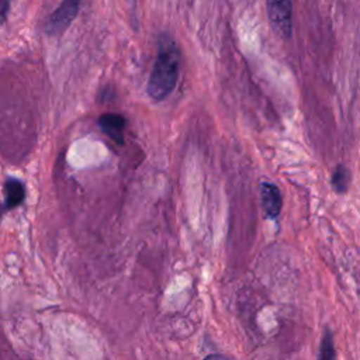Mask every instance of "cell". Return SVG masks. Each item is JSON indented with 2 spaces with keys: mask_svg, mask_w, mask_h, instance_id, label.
Masks as SVG:
<instances>
[{
  "mask_svg": "<svg viewBox=\"0 0 360 360\" xmlns=\"http://www.w3.org/2000/svg\"><path fill=\"white\" fill-rule=\"evenodd\" d=\"M180 52L176 41L162 34L158 45V56L155 59L148 84L146 93L155 101L165 100L174 89L179 76Z\"/></svg>",
  "mask_w": 360,
  "mask_h": 360,
  "instance_id": "6da1fadb",
  "label": "cell"
},
{
  "mask_svg": "<svg viewBox=\"0 0 360 360\" xmlns=\"http://www.w3.org/2000/svg\"><path fill=\"white\" fill-rule=\"evenodd\" d=\"M266 8H267V15L269 20L271 22V27L274 28V31L287 38L291 34V3L290 1H267L266 3Z\"/></svg>",
  "mask_w": 360,
  "mask_h": 360,
  "instance_id": "7a4b0ae2",
  "label": "cell"
},
{
  "mask_svg": "<svg viewBox=\"0 0 360 360\" xmlns=\"http://www.w3.org/2000/svg\"><path fill=\"white\" fill-rule=\"evenodd\" d=\"M79 11V1H63L48 18L46 22V32L51 35H56L63 32L72 20L76 17Z\"/></svg>",
  "mask_w": 360,
  "mask_h": 360,
  "instance_id": "3957f363",
  "label": "cell"
},
{
  "mask_svg": "<svg viewBox=\"0 0 360 360\" xmlns=\"http://www.w3.org/2000/svg\"><path fill=\"white\" fill-rule=\"evenodd\" d=\"M260 201L267 218L274 219L278 217L283 207V197L276 184L270 181H263L260 184Z\"/></svg>",
  "mask_w": 360,
  "mask_h": 360,
  "instance_id": "277c9868",
  "label": "cell"
},
{
  "mask_svg": "<svg viewBox=\"0 0 360 360\" xmlns=\"http://www.w3.org/2000/svg\"><path fill=\"white\" fill-rule=\"evenodd\" d=\"M25 198L24 183L17 179H7L4 183V201L0 202V219L7 210L18 207Z\"/></svg>",
  "mask_w": 360,
  "mask_h": 360,
  "instance_id": "5b68a950",
  "label": "cell"
},
{
  "mask_svg": "<svg viewBox=\"0 0 360 360\" xmlns=\"http://www.w3.org/2000/svg\"><path fill=\"white\" fill-rule=\"evenodd\" d=\"M125 118L121 114H103L98 118V125L104 134H107L117 143H124V129H125Z\"/></svg>",
  "mask_w": 360,
  "mask_h": 360,
  "instance_id": "8992f818",
  "label": "cell"
},
{
  "mask_svg": "<svg viewBox=\"0 0 360 360\" xmlns=\"http://www.w3.org/2000/svg\"><path fill=\"white\" fill-rule=\"evenodd\" d=\"M330 183H332L336 193H346L347 188H349V184H350V172H349V169L343 165L336 166V169L332 173Z\"/></svg>",
  "mask_w": 360,
  "mask_h": 360,
  "instance_id": "52a82bcc",
  "label": "cell"
},
{
  "mask_svg": "<svg viewBox=\"0 0 360 360\" xmlns=\"http://www.w3.org/2000/svg\"><path fill=\"white\" fill-rule=\"evenodd\" d=\"M318 360H336V349H335L333 333L328 329L323 332V336L321 339Z\"/></svg>",
  "mask_w": 360,
  "mask_h": 360,
  "instance_id": "ba28073f",
  "label": "cell"
},
{
  "mask_svg": "<svg viewBox=\"0 0 360 360\" xmlns=\"http://www.w3.org/2000/svg\"><path fill=\"white\" fill-rule=\"evenodd\" d=\"M202 360H232V359L222 354V353H211V354L205 356Z\"/></svg>",
  "mask_w": 360,
  "mask_h": 360,
  "instance_id": "9c48e42d",
  "label": "cell"
},
{
  "mask_svg": "<svg viewBox=\"0 0 360 360\" xmlns=\"http://www.w3.org/2000/svg\"><path fill=\"white\" fill-rule=\"evenodd\" d=\"M7 10H8V3L0 1V21H3V18H4Z\"/></svg>",
  "mask_w": 360,
  "mask_h": 360,
  "instance_id": "30bf717a",
  "label": "cell"
}]
</instances>
